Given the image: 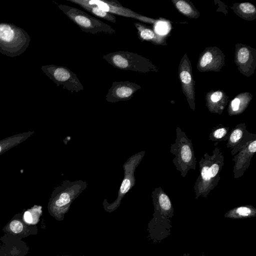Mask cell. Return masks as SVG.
<instances>
[{"instance_id": "cell-1", "label": "cell", "mask_w": 256, "mask_h": 256, "mask_svg": "<svg viewBox=\"0 0 256 256\" xmlns=\"http://www.w3.org/2000/svg\"><path fill=\"white\" fill-rule=\"evenodd\" d=\"M152 197L154 212L148 224V237L154 244L160 243L171 234L174 208L170 198L160 186L154 190Z\"/></svg>"}, {"instance_id": "cell-2", "label": "cell", "mask_w": 256, "mask_h": 256, "mask_svg": "<svg viewBox=\"0 0 256 256\" xmlns=\"http://www.w3.org/2000/svg\"><path fill=\"white\" fill-rule=\"evenodd\" d=\"M220 149L216 147L210 155L206 152L198 162L200 174L194 186L195 199L206 198L220 179V172L224 164Z\"/></svg>"}, {"instance_id": "cell-3", "label": "cell", "mask_w": 256, "mask_h": 256, "mask_svg": "<svg viewBox=\"0 0 256 256\" xmlns=\"http://www.w3.org/2000/svg\"><path fill=\"white\" fill-rule=\"evenodd\" d=\"M87 186V182L82 180L63 181L60 185L55 188L50 198L48 210L50 215L56 220H63L72 202Z\"/></svg>"}, {"instance_id": "cell-4", "label": "cell", "mask_w": 256, "mask_h": 256, "mask_svg": "<svg viewBox=\"0 0 256 256\" xmlns=\"http://www.w3.org/2000/svg\"><path fill=\"white\" fill-rule=\"evenodd\" d=\"M30 38L22 28L8 22L0 23V52L13 58L20 56L28 48Z\"/></svg>"}, {"instance_id": "cell-5", "label": "cell", "mask_w": 256, "mask_h": 256, "mask_svg": "<svg viewBox=\"0 0 256 256\" xmlns=\"http://www.w3.org/2000/svg\"><path fill=\"white\" fill-rule=\"evenodd\" d=\"M170 152L175 156L172 161L182 177L185 178L190 170H196L197 160L192 140L179 126L176 127V138L170 144Z\"/></svg>"}, {"instance_id": "cell-6", "label": "cell", "mask_w": 256, "mask_h": 256, "mask_svg": "<svg viewBox=\"0 0 256 256\" xmlns=\"http://www.w3.org/2000/svg\"><path fill=\"white\" fill-rule=\"evenodd\" d=\"M102 58L110 64L121 70L146 73L156 68L148 60L130 52H112L102 56Z\"/></svg>"}, {"instance_id": "cell-7", "label": "cell", "mask_w": 256, "mask_h": 256, "mask_svg": "<svg viewBox=\"0 0 256 256\" xmlns=\"http://www.w3.org/2000/svg\"><path fill=\"white\" fill-rule=\"evenodd\" d=\"M58 8L83 32L92 34H113L116 30L102 20L77 8L58 4Z\"/></svg>"}, {"instance_id": "cell-8", "label": "cell", "mask_w": 256, "mask_h": 256, "mask_svg": "<svg viewBox=\"0 0 256 256\" xmlns=\"http://www.w3.org/2000/svg\"><path fill=\"white\" fill-rule=\"evenodd\" d=\"M145 154L144 151H140L130 157L122 166L124 176L120 186L116 198L112 203L104 199L102 204L105 211L112 212L120 205L125 195L134 186L136 178L134 172Z\"/></svg>"}, {"instance_id": "cell-9", "label": "cell", "mask_w": 256, "mask_h": 256, "mask_svg": "<svg viewBox=\"0 0 256 256\" xmlns=\"http://www.w3.org/2000/svg\"><path fill=\"white\" fill-rule=\"evenodd\" d=\"M41 68L57 86H61L72 92H78L84 89L77 76L66 67L48 64L42 66Z\"/></svg>"}, {"instance_id": "cell-10", "label": "cell", "mask_w": 256, "mask_h": 256, "mask_svg": "<svg viewBox=\"0 0 256 256\" xmlns=\"http://www.w3.org/2000/svg\"><path fill=\"white\" fill-rule=\"evenodd\" d=\"M178 76L184 94L190 108L195 109L194 81L192 68L186 54L182 58L178 67Z\"/></svg>"}, {"instance_id": "cell-11", "label": "cell", "mask_w": 256, "mask_h": 256, "mask_svg": "<svg viewBox=\"0 0 256 256\" xmlns=\"http://www.w3.org/2000/svg\"><path fill=\"white\" fill-rule=\"evenodd\" d=\"M90 4L96 6L102 10L112 14L134 18L144 22L152 24L158 20L142 16L135 12L123 6L116 0H86Z\"/></svg>"}, {"instance_id": "cell-12", "label": "cell", "mask_w": 256, "mask_h": 256, "mask_svg": "<svg viewBox=\"0 0 256 256\" xmlns=\"http://www.w3.org/2000/svg\"><path fill=\"white\" fill-rule=\"evenodd\" d=\"M235 62L241 73L247 76H250L256 68V50L246 45L237 44L235 52Z\"/></svg>"}, {"instance_id": "cell-13", "label": "cell", "mask_w": 256, "mask_h": 256, "mask_svg": "<svg viewBox=\"0 0 256 256\" xmlns=\"http://www.w3.org/2000/svg\"><path fill=\"white\" fill-rule=\"evenodd\" d=\"M224 63V55L216 47L206 48L200 54L197 68L200 72H219Z\"/></svg>"}, {"instance_id": "cell-14", "label": "cell", "mask_w": 256, "mask_h": 256, "mask_svg": "<svg viewBox=\"0 0 256 256\" xmlns=\"http://www.w3.org/2000/svg\"><path fill=\"white\" fill-rule=\"evenodd\" d=\"M141 86L129 81L114 82L106 96L108 102H117L130 100Z\"/></svg>"}, {"instance_id": "cell-15", "label": "cell", "mask_w": 256, "mask_h": 256, "mask_svg": "<svg viewBox=\"0 0 256 256\" xmlns=\"http://www.w3.org/2000/svg\"><path fill=\"white\" fill-rule=\"evenodd\" d=\"M256 152V138L248 142L232 159L234 162L233 172L235 178L242 176L250 166Z\"/></svg>"}, {"instance_id": "cell-16", "label": "cell", "mask_w": 256, "mask_h": 256, "mask_svg": "<svg viewBox=\"0 0 256 256\" xmlns=\"http://www.w3.org/2000/svg\"><path fill=\"white\" fill-rule=\"evenodd\" d=\"M254 138H256V134L250 132L246 129V124L241 123L230 130L226 146L230 148L231 155L234 156L248 142Z\"/></svg>"}, {"instance_id": "cell-17", "label": "cell", "mask_w": 256, "mask_h": 256, "mask_svg": "<svg viewBox=\"0 0 256 256\" xmlns=\"http://www.w3.org/2000/svg\"><path fill=\"white\" fill-rule=\"evenodd\" d=\"M228 101V98L222 90L210 92L206 95V105L212 113L220 114Z\"/></svg>"}, {"instance_id": "cell-18", "label": "cell", "mask_w": 256, "mask_h": 256, "mask_svg": "<svg viewBox=\"0 0 256 256\" xmlns=\"http://www.w3.org/2000/svg\"><path fill=\"white\" fill-rule=\"evenodd\" d=\"M36 228L33 225L26 224L23 220L18 218L12 219L4 228V231L15 236H27L29 234L36 232L34 230Z\"/></svg>"}, {"instance_id": "cell-19", "label": "cell", "mask_w": 256, "mask_h": 256, "mask_svg": "<svg viewBox=\"0 0 256 256\" xmlns=\"http://www.w3.org/2000/svg\"><path fill=\"white\" fill-rule=\"evenodd\" d=\"M252 96L248 92H243L238 94L230 102L228 109L230 116L240 114L248 107Z\"/></svg>"}, {"instance_id": "cell-20", "label": "cell", "mask_w": 256, "mask_h": 256, "mask_svg": "<svg viewBox=\"0 0 256 256\" xmlns=\"http://www.w3.org/2000/svg\"><path fill=\"white\" fill-rule=\"evenodd\" d=\"M67 0L80 6L86 11L101 18L113 23L116 22V18L113 14L102 10L96 6L88 4L86 0Z\"/></svg>"}, {"instance_id": "cell-21", "label": "cell", "mask_w": 256, "mask_h": 256, "mask_svg": "<svg viewBox=\"0 0 256 256\" xmlns=\"http://www.w3.org/2000/svg\"><path fill=\"white\" fill-rule=\"evenodd\" d=\"M33 134L34 131H28L16 134L0 140V155L24 142Z\"/></svg>"}, {"instance_id": "cell-22", "label": "cell", "mask_w": 256, "mask_h": 256, "mask_svg": "<svg viewBox=\"0 0 256 256\" xmlns=\"http://www.w3.org/2000/svg\"><path fill=\"white\" fill-rule=\"evenodd\" d=\"M226 218L239 220L256 216V208L252 205H244L230 209L224 214Z\"/></svg>"}, {"instance_id": "cell-23", "label": "cell", "mask_w": 256, "mask_h": 256, "mask_svg": "<svg viewBox=\"0 0 256 256\" xmlns=\"http://www.w3.org/2000/svg\"><path fill=\"white\" fill-rule=\"evenodd\" d=\"M232 8L238 16L244 20H252L256 18V8L250 2L235 4Z\"/></svg>"}, {"instance_id": "cell-24", "label": "cell", "mask_w": 256, "mask_h": 256, "mask_svg": "<svg viewBox=\"0 0 256 256\" xmlns=\"http://www.w3.org/2000/svg\"><path fill=\"white\" fill-rule=\"evenodd\" d=\"M134 24L137 30L138 36L142 41H149L158 44L161 40L158 34L144 25L136 22H134Z\"/></svg>"}, {"instance_id": "cell-25", "label": "cell", "mask_w": 256, "mask_h": 256, "mask_svg": "<svg viewBox=\"0 0 256 256\" xmlns=\"http://www.w3.org/2000/svg\"><path fill=\"white\" fill-rule=\"evenodd\" d=\"M230 130V128L222 124L214 127L208 136V140L214 142L216 146L219 142L227 141Z\"/></svg>"}, {"instance_id": "cell-26", "label": "cell", "mask_w": 256, "mask_h": 256, "mask_svg": "<svg viewBox=\"0 0 256 256\" xmlns=\"http://www.w3.org/2000/svg\"><path fill=\"white\" fill-rule=\"evenodd\" d=\"M172 2L177 10L186 17L196 18L200 13L194 6L184 0H173Z\"/></svg>"}, {"instance_id": "cell-27", "label": "cell", "mask_w": 256, "mask_h": 256, "mask_svg": "<svg viewBox=\"0 0 256 256\" xmlns=\"http://www.w3.org/2000/svg\"><path fill=\"white\" fill-rule=\"evenodd\" d=\"M42 207L36 205L26 210L22 216L23 220L29 225L36 224L42 214Z\"/></svg>"}, {"instance_id": "cell-28", "label": "cell", "mask_w": 256, "mask_h": 256, "mask_svg": "<svg viewBox=\"0 0 256 256\" xmlns=\"http://www.w3.org/2000/svg\"><path fill=\"white\" fill-rule=\"evenodd\" d=\"M157 22H158L156 24V32L160 35L167 34L170 29V23L162 20H158Z\"/></svg>"}, {"instance_id": "cell-29", "label": "cell", "mask_w": 256, "mask_h": 256, "mask_svg": "<svg viewBox=\"0 0 256 256\" xmlns=\"http://www.w3.org/2000/svg\"><path fill=\"white\" fill-rule=\"evenodd\" d=\"M182 256H190V254L188 253H184Z\"/></svg>"}, {"instance_id": "cell-30", "label": "cell", "mask_w": 256, "mask_h": 256, "mask_svg": "<svg viewBox=\"0 0 256 256\" xmlns=\"http://www.w3.org/2000/svg\"><path fill=\"white\" fill-rule=\"evenodd\" d=\"M202 256H205L204 252H202Z\"/></svg>"}, {"instance_id": "cell-31", "label": "cell", "mask_w": 256, "mask_h": 256, "mask_svg": "<svg viewBox=\"0 0 256 256\" xmlns=\"http://www.w3.org/2000/svg\"></svg>"}]
</instances>
